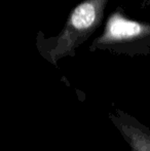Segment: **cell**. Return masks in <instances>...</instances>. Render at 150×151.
I'll list each match as a JSON object with an SVG mask.
<instances>
[{
    "label": "cell",
    "instance_id": "obj_2",
    "mask_svg": "<svg viewBox=\"0 0 150 151\" xmlns=\"http://www.w3.org/2000/svg\"><path fill=\"white\" fill-rule=\"evenodd\" d=\"M90 50L117 54H147L150 52V23L132 20L117 8L108 17L103 33L94 40Z\"/></svg>",
    "mask_w": 150,
    "mask_h": 151
},
{
    "label": "cell",
    "instance_id": "obj_1",
    "mask_svg": "<svg viewBox=\"0 0 150 151\" xmlns=\"http://www.w3.org/2000/svg\"><path fill=\"white\" fill-rule=\"evenodd\" d=\"M109 0H83L70 12L65 27L50 47L41 50L48 62L57 65L66 57L74 56L76 48L99 28Z\"/></svg>",
    "mask_w": 150,
    "mask_h": 151
},
{
    "label": "cell",
    "instance_id": "obj_3",
    "mask_svg": "<svg viewBox=\"0 0 150 151\" xmlns=\"http://www.w3.org/2000/svg\"><path fill=\"white\" fill-rule=\"evenodd\" d=\"M143 5H144L145 7H147V6H149V7H150V0H144V3H143Z\"/></svg>",
    "mask_w": 150,
    "mask_h": 151
}]
</instances>
